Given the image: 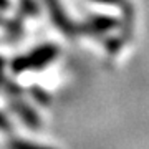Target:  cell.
I'll return each instance as SVG.
<instances>
[]
</instances>
